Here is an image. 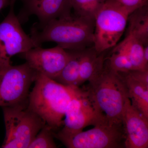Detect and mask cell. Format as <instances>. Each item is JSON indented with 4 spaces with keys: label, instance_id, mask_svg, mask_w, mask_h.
<instances>
[{
    "label": "cell",
    "instance_id": "cell-1",
    "mask_svg": "<svg viewBox=\"0 0 148 148\" xmlns=\"http://www.w3.org/2000/svg\"><path fill=\"white\" fill-rule=\"evenodd\" d=\"M94 29V18L71 13L43 25L34 24L30 36L37 47L53 42L66 50L82 51L93 44Z\"/></svg>",
    "mask_w": 148,
    "mask_h": 148
},
{
    "label": "cell",
    "instance_id": "cell-2",
    "mask_svg": "<svg viewBox=\"0 0 148 148\" xmlns=\"http://www.w3.org/2000/svg\"><path fill=\"white\" fill-rule=\"evenodd\" d=\"M34 82L27 108L56 132L63 125L66 110L78 87L64 85L38 73Z\"/></svg>",
    "mask_w": 148,
    "mask_h": 148
},
{
    "label": "cell",
    "instance_id": "cell-3",
    "mask_svg": "<svg viewBox=\"0 0 148 148\" xmlns=\"http://www.w3.org/2000/svg\"><path fill=\"white\" fill-rule=\"evenodd\" d=\"M88 82L85 90L96 108L109 121L123 123V111L128 97L119 73L112 70L105 62L103 70Z\"/></svg>",
    "mask_w": 148,
    "mask_h": 148
},
{
    "label": "cell",
    "instance_id": "cell-4",
    "mask_svg": "<svg viewBox=\"0 0 148 148\" xmlns=\"http://www.w3.org/2000/svg\"><path fill=\"white\" fill-rule=\"evenodd\" d=\"M28 103L3 107L6 135L2 148H28L46 124L28 108Z\"/></svg>",
    "mask_w": 148,
    "mask_h": 148
},
{
    "label": "cell",
    "instance_id": "cell-5",
    "mask_svg": "<svg viewBox=\"0 0 148 148\" xmlns=\"http://www.w3.org/2000/svg\"><path fill=\"white\" fill-rule=\"evenodd\" d=\"M130 13L114 0H106L95 17L93 48L97 52H104L116 45Z\"/></svg>",
    "mask_w": 148,
    "mask_h": 148
},
{
    "label": "cell",
    "instance_id": "cell-6",
    "mask_svg": "<svg viewBox=\"0 0 148 148\" xmlns=\"http://www.w3.org/2000/svg\"><path fill=\"white\" fill-rule=\"evenodd\" d=\"M53 135L67 148H125L123 123H113L108 120L87 131L72 135L53 132Z\"/></svg>",
    "mask_w": 148,
    "mask_h": 148
},
{
    "label": "cell",
    "instance_id": "cell-7",
    "mask_svg": "<svg viewBox=\"0 0 148 148\" xmlns=\"http://www.w3.org/2000/svg\"><path fill=\"white\" fill-rule=\"evenodd\" d=\"M37 73L27 62L0 70V107L28 103L29 89Z\"/></svg>",
    "mask_w": 148,
    "mask_h": 148
},
{
    "label": "cell",
    "instance_id": "cell-8",
    "mask_svg": "<svg viewBox=\"0 0 148 148\" xmlns=\"http://www.w3.org/2000/svg\"><path fill=\"white\" fill-rule=\"evenodd\" d=\"M16 0H10L7 16L0 23V70L11 66L14 56L38 47L32 38L22 29L14 12Z\"/></svg>",
    "mask_w": 148,
    "mask_h": 148
},
{
    "label": "cell",
    "instance_id": "cell-9",
    "mask_svg": "<svg viewBox=\"0 0 148 148\" xmlns=\"http://www.w3.org/2000/svg\"><path fill=\"white\" fill-rule=\"evenodd\" d=\"M64 127L58 132L72 135L83 131L85 127L95 125L107 120L85 90L77 87L73 98L69 103L65 114Z\"/></svg>",
    "mask_w": 148,
    "mask_h": 148
},
{
    "label": "cell",
    "instance_id": "cell-10",
    "mask_svg": "<svg viewBox=\"0 0 148 148\" xmlns=\"http://www.w3.org/2000/svg\"><path fill=\"white\" fill-rule=\"evenodd\" d=\"M71 54V51L57 45L49 49L38 47L19 55L37 73L55 80L69 61Z\"/></svg>",
    "mask_w": 148,
    "mask_h": 148
},
{
    "label": "cell",
    "instance_id": "cell-11",
    "mask_svg": "<svg viewBox=\"0 0 148 148\" xmlns=\"http://www.w3.org/2000/svg\"><path fill=\"white\" fill-rule=\"evenodd\" d=\"M125 147H148V119L140 113L127 97L122 113Z\"/></svg>",
    "mask_w": 148,
    "mask_h": 148
},
{
    "label": "cell",
    "instance_id": "cell-12",
    "mask_svg": "<svg viewBox=\"0 0 148 148\" xmlns=\"http://www.w3.org/2000/svg\"><path fill=\"white\" fill-rule=\"evenodd\" d=\"M24 7L18 16L20 22L35 15L39 20L38 25L41 26L71 14L70 0H24Z\"/></svg>",
    "mask_w": 148,
    "mask_h": 148
},
{
    "label": "cell",
    "instance_id": "cell-13",
    "mask_svg": "<svg viewBox=\"0 0 148 148\" xmlns=\"http://www.w3.org/2000/svg\"><path fill=\"white\" fill-rule=\"evenodd\" d=\"M105 61L103 52L98 53L94 48L82 51L78 87L98 75L103 70Z\"/></svg>",
    "mask_w": 148,
    "mask_h": 148
},
{
    "label": "cell",
    "instance_id": "cell-14",
    "mask_svg": "<svg viewBox=\"0 0 148 148\" xmlns=\"http://www.w3.org/2000/svg\"><path fill=\"white\" fill-rule=\"evenodd\" d=\"M118 73L124 82L131 104L148 119V86L132 78L126 72Z\"/></svg>",
    "mask_w": 148,
    "mask_h": 148
},
{
    "label": "cell",
    "instance_id": "cell-15",
    "mask_svg": "<svg viewBox=\"0 0 148 148\" xmlns=\"http://www.w3.org/2000/svg\"><path fill=\"white\" fill-rule=\"evenodd\" d=\"M127 34L132 35L142 43L148 45V5L135 10L128 16Z\"/></svg>",
    "mask_w": 148,
    "mask_h": 148
},
{
    "label": "cell",
    "instance_id": "cell-16",
    "mask_svg": "<svg viewBox=\"0 0 148 148\" xmlns=\"http://www.w3.org/2000/svg\"><path fill=\"white\" fill-rule=\"evenodd\" d=\"M116 47L122 50L131 62L133 69H148L143 58L144 46L142 43L131 35L127 34L123 40Z\"/></svg>",
    "mask_w": 148,
    "mask_h": 148
},
{
    "label": "cell",
    "instance_id": "cell-17",
    "mask_svg": "<svg viewBox=\"0 0 148 148\" xmlns=\"http://www.w3.org/2000/svg\"><path fill=\"white\" fill-rule=\"evenodd\" d=\"M70 51L71 58L54 80L67 86L78 87L82 51Z\"/></svg>",
    "mask_w": 148,
    "mask_h": 148
},
{
    "label": "cell",
    "instance_id": "cell-18",
    "mask_svg": "<svg viewBox=\"0 0 148 148\" xmlns=\"http://www.w3.org/2000/svg\"><path fill=\"white\" fill-rule=\"evenodd\" d=\"M74 14L78 16L94 18L106 0H70Z\"/></svg>",
    "mask_w": 148,
    "mask_h": 148
},
{
    "label": "cell",
    "instance_id": "cell-19",
    "mask_svg": "<svg viewBox=\"0 0 148 148\" xmlns=\"http://www.w3.org/2000/svg\"><path fill=\"white\" fill-rule=\"evenodd\" d=\"M106 62L112 70L117 73H124L134 70L126 54L116 46Z\"/></svg>",
    "mask_w": 148,
    "mask_h": 148
},
{
    "label": "cell",
    "instance_id": "cell-20",
    "mask_svg": "<svg viewBox=\"0 0 148 148\" xmlns=\"http://www.w3.org/2000/svg\"><path fill=\"white\" fill-rule=\"evenodd\" d=\"M53 138V130L45 124L30 143L28 148H57Z\"/></svg>",
    "mask_w": 148,
    "mask_h": 148
},
{
    "label": "cell",
    "instance_id": "cell-21",
    "mask_svg": "<svg viewBox=\"0 0 148 148\" xmlns=\"http://www.w3.org/2000/svg\"><path fill=\"white\" fill-rule=\"evenodd\" d=\"M132 13L135 10L148 5V0H114Z\"/></svg>",
    "mask_w": 148,
    "mask_h": 148
},
{
    "label": "cell",
    "instance_id": "cell-22",
    "mask_svg": "<svg viewBox=\"0 0 148 148\" xmlns=\"http://www.w3.org/2000/svg\"><path fill=\"white\" fill-rule=\"evenodd\" d=\"M126 73L132 78L148 86V69L144 70L134 69Z\"/></svg>",
    "mask_w": 148,
    "mask_h": 148
},
{
    "label": "cell",
    "instance_id": "cell-23",
    "mask_svg": "<svg viewBox=\"0 0 148 148\" xmlns=\"http://www.w3.org/2000/svg\"><path fill=\"white\" fill-rule=\"evenodd\" d=\"M143 58L145 65L148 67V45L144 47Z\"/></svg>",
    "mask_w": 148,
    "mask_h": 148
},
{
    "label": "cell",
    "instance_id": "cell-24",
    "mask_svg": "<svg viewBox=\"0 0 148 148\" xmlns=\"http://www.w3.org/2000/svg\"><path fill=\"white\" fill-rule=\"evenodd\" d=\"M10 0H0V11L10 4Z\"/></svg>",
    "mask_w": 148,
    "mask_h": 148
}]
</instances>
